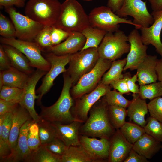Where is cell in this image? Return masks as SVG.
I'll use <instances>...</instances> for the list:
<instances>
[{"label": "cell", "mask_w": 162, "mask_h": 162, "mask_svg": "<svg viewBox=\"0 0 162 162\" xmlns=\"http://www.w3.org/2000/svg\"><path fill=\"white\" fill-rule=\"evenodd\" d=\"M63 86L59 97L51 106L46 107L41 105L40 116L51 123L66 124L75 121L82 122L75 118L71 112V108L74 104L70 94L72 80L66 72L63 73Z\"/></svg>", "instance_id": "cell-1"}, {"label": "cell", "mask_w": 162, "mask_h": 162, "mask_svg": "<svg viewBox=\"0 0 162 162\" xmlns=\"http://www.w3.org/2000/svg\"><path fill=\"white\" fill-rule=\"evenodd\" d=\"M108 106L103 98L97 101L90 110L87 120L81 125L80 135L110 139L116 131L109 118Z\"/></svg>", "instance_id": "cell-2"}, {"label": "cell", "mask_w": 162, "mask_h": 162, "mask_svg": "<svg viewBox=\"0 0 162 162\" xmlns=\"http://www.w3.org/2000/svg\"><path fill=\"white\" fill-rule=\"evenodd\" d=\"M54 26L69 33L81 32L90 26L88 16L76 0H65L62 4L59 17Z\"/></svg>", "instance_id": "cell-3"}, {"label": "cell", "mask_w": 162, "mask_h": 162, "mask_svg": "<svg viewBox=\"0 0 162 162\" xmlns=\"http://www.w3.org/2000/svg\"><path fill=\"white\" fill-rule=\"evenodd\" d=\"M61 5L58 0H29L25 5V13L44 26H53L59 17Z\"/></svg>", "instance_id": "cell-4"}, {"label": "cell", "mask_w": 162, "mask_h": 162, "mask_svg": "<svg viewBox=\"0 0 162 162\" xmlns=\"http://www.w3.org/2000/svg\"><path fill=\"white\" fill-rule=\"evenodd\" d=\"M128 42V36L122 30L107 32L98 48L99 57L112 61L119 58L129 52Z\"/></svg>", "instance_id": "cell-5"}, {"label": "cell", "mask_w": 162, "mask_h": 162, "mask_svg": "<svg viewBox=\"0 0 162 162\" xmlns=\"http://www.w3.org/2000/svg\"><path fill=\"white\" fill-rule=\"evenodd\" d=\"M99 58L98 48H88L71 55L66 72L72 80V86L94 68Z\"/></svg>", "instance_id": "cell-6"}, {"label": "cell", "mask_w": 162, "mask_h": 162, "mask_svg": "<svg viewBox=\"0 0 162 162\" xmlns=\"http://www.w3.org/2000/svg\"><path fill=\"white\" fill-rule=\"evenodd\" d=\"M112 61L99 58L94 68L84 75L72 86L70 94L74 100L80 98L94 89L103 75L110 68Z\"/></svg>", "instance_id": "cell-7"}, {"label": "cell", "mask_w": 162, "mask_h": 162, "mask_svg": "<svg viewBox=\"0 0 162 162\" xmlns=\"http://www.w3.org/2000/svg\"><path fill=\"white\" fill-rule=\"evenodd\" d=\"M90 26L106 32H114L119 29V24L125 23L134 26L139 29L137 26L131 20L121 18L107 6L96 7L88 15Z\"/></svg>", "instance_id": "cell-8"}, {"label": "cell", "mask_w": 162, "mask_h": 162, "mask_svg": "<svg viewBox=\"0 0 162 162\" xmlns=\"http://www.w3.org/2000/svg\"><path fill=\"white\" fill-rule=\"evenodd\" d=\"M2 44L11 46L23 54L29 60L33 68L48 72L51 65L42 54V50L34 41H29L16 39L15 37H0Z\"/></svg>", "instance_id": "cell-9"}, {"label": "cell", "mask_w": 162, "mask_h": 162, "mask_svg": "<svg viewBox=\"0 0 162 162\" xmlns=\"http://www.w3.org/2000/svg\"><path fill=\"white\" fill-rule=\"evenodd\" d=\"M71 55L58 56L52 52L44 54V58L50 63L51 67L36 91L38 97L37 102L39 104H40L43 96L50 91L53 85L56 78L61 74L66 72L65 66L69 63Z\"/></svg>", "instance_id": "cell-10"}, {"label": "cell", "mask_w": 162, "mask_h": 162, "mask_svg": "<svg viewBox=\"0 0 162 162\" xmlns=\"http://www.w3.org/2000/svg\"><path fill=\"white\" fill-rule=\"evenodd\" d=\"M5 9L14 26L15 37L22 40L34 41L44 26L17 12L13 6Z\"/></svg>", "instance_id": "cell-11"}, {"label": "cell", "mask_w": 162, "mask_h": 162, "mask_svg": "<svg viewBox=\"0 0 162 162\" xmlns=\"http://www.w3.org/2000/svg\"><path fill=\"white\" fill-rule=\"evenodd\" d=\"M121 18L132 17L134 23L139 29L141 27H148L154 22V19L148 12L146 1L142 0H124L120 8L116 13Z\"/></svg>", "instance_id": "cell-12"}, {"label": "cell", "mask_w": 162, "mask_h": 162, "mask_svg": "<svg viewBox=\"0 0 162 162\" xmlns=\"http://www.w3.org/2000/svg\"><path fill=\"white\" fill-rule=\"evenodd\" d=\"M111 88L110 85L99 83L92 92L75 99V103L71 109L73 116L83 123L85 122L88 117V113L92 107L111 90Z\"/></svg>", "instance_id": "cell-13"}, {"label": "cell", "mask_w": 162, "mask_h": 162, "mask_svg": "<svg viewBox=\"0 0 162 162\" xmlns=\"http://www.w3.org/2000/svg\"><path fill=\"white\" fill-rule=\"evenodd\" d=\"M80 145L93 162L108 161L110 146L109 139H98L80 135Z\"/></svg>", "instance_id": "cell-14"}, {"label": "cell", "mask_w": 162, "mask_h": 162, "mask_svg": "<svg viewBox=\"0 0 162 162\" xmlns=\"http://www.w3.org/2000/svg\"><path fill=\"white\" fill-rule=\"evenodd\" d=\"M128 37L130 49L126 57L127 62L123 71L136 69L148 55L147 46L142 40L140 34L136 28L132 30Z\"/></svg>", "instance_id": "cell-15"}, {"label": "cell", "mask_w": 162, "mask_h": 162, "mask_svg": "<svg viewBox=\"0 0 162 162\" xmlns=\"http://www.w3.org/2000/svg\"><path fill=\"white\" fill-rule=\"evenodd\" d=\"M47 72L37 69L31 75L24 88V92L21 100L19 104L28 112L31 116L35 122L41 118L37 113L35 108V99L38 98L36 94L35 88L39 80L45 75Z\"/></svg>", "instance_id": "cell-16"}, {"label": "cell", "mask_w": 162, "mask_h": 162, "mask_svg": "<svg viewBox=\"0 0 162 162\" xmlns=\"http://www.w3.org/2000/svg\"><path fill=\"white\" fill-rule=\"evenodd\" d=\"M154 22L148 27H141V36L143 43L146 45L154 46L162 59V43L160 36L162 30V10L152 11Z\"/></svg>", "instance_id": "cell-17"}, {"label": "cell", "mask_w": 162, "mask_h": 162, "mask_svg": "<svg viewBox=\"0 0 162 162\" xmlns=\"http://www.w3.org/2000/svg\"><path fill=\"white\" fill-rule=\"evenodd\" d=\"M34 121L32 118H31L23 125L20 130L15 150L2 162H28L32 152L28 146L27 135L29 128Z\"/></svg>", "instance_id": "cell-18"}, {"label": "cell", "mask_w": 162, "mask_h": 162, "mask_svg": "<svg viewBox=\"0 0 162 162\" xmlns=\"http://www.w3.org/2000/svg\"><path fill=\"white\" fill-rule=\"evenodd\" d=\"M110 140V146L108 161H124L132 149L133 144L124 138L119 129L116 130Z\"/></svg>", "instance_id": "cell-19"}, {"label": "cell", "mask_w": 162, "mask_h": 162, "mask_svg": "<svg viewBox=\"0 0 162 162\" xmlns=\"http://www.w3.org/2000/svg\"><path fill=\"white\" fill-rule=\"evenodd\" d=\"M86 42V38L80 32H74L60 44L51 47L46 51L58 56L71 55L81 50Z\"/></svg>", "instance_id": "cell-20"}, {"label": "cell", "mask_w": 162, "mask_h": 162, "mask_svg": "<svg viewBox=\"0 0 162 162\" xmlns=\"http://www.w3.org/2000/svg\"><path fill=\"white\" fill-rule=\"evenodd\" d=\"M82 123L78 121L66 124L51 123L56 130V138L62 140L68 147L80 145L79 129Z\"/></svg>", "instance_id": "cell-21"}, {"label": "cell", "mask_w": 162, "mask_h": 162, "mask_svg": "<svg viewBox=\"0 0 162 162\" xmlns=\"http://www.w3.org/2000/svg\"><path fill=\"white\" fill-rule=\"evenodd\" d=\"M13 113L12 123L9 138L10 154L13 152L16 147L22 126L28 120L32 118L28 111L19 104Z\"/></svg>", "instance_id": "cell-22"}, {"label": "cell", "mask_w": 162, "mask_h": 162, "mask_svg": "<svg viewBox=\"0 0 162 162\" xmlns=\"http://www.w3.org/2000/svg\"><path fill=\"white\" fill-rule=\"evenodd\" d=\"M158 60L156 56L148 55L139 65L136 73L139 86L157 82L156 66Z\"/></svg>", "instance_id": "cell-23"}, {"label": "cell", "mask_w": 162, "mask_h": 162, "mask_svg": "<svg viewBox=\"0 0 162 162\" xmlns=\"http://www.w3.org/2000/svg\"><path fill=\"white\" fill-rule=\"evenodd\" d=\"M132 95L133 98L127 110V115L130 121L144 128L147 123L145 116L148 112V104L138 94H133Z\"/></svg>", "instance_id": "cell-24"}, {"label": "cell", "mask_w": 162, "mask_h": 162, "mask_svg": "<svg viewBox=\"0 0 162 162\" xmlns=\"http://www.w3.org/2000/svg\"><path fill=\"white\" fill-rule=\"evenodd\" d=\"M161 142L145 133L133 144L132 149L147 159H151L161 148Z\"/></svg>", "instance_id": "cell-25"}, {"label": "cell", "mask_w": 162, "mask_h": 162, "mask_svg": "<svg viewBox=\"0 0 162 162\" xmlns=\"http://www.w3.org/2000/svg\"><path fill=\"white\" fill-rule=\"evenodd\" d=\"M13 116V112H8L4 115H0V162H2L11 153L9 138Z\"/></svg>", "instance_id": "cell-26"}, {"label": "cell", "mask_w": 162, "mask_h": 162, "mask_svg": "<svg viewBox=\"0 0 162 162\" xmlns=\"http://www.w3.org/2000/svg\"><path fill=\"white\" fill-rule=\"evenodd\" d=\"M30 75L11 66L0 72V88L4 86L24 88Z\"/></svg>", "instance_id": "cell-27"}, {"label": "cell", "mask_w": 162, "mask_h": 162, "mask_svg": "<svg viewBox=\"0 0 162 162\" xmlns=\"http://www.w3.org/2000/svg\"><path fill=\"white\" fill-rule=\"evenodd\" d=\"M1 45L12 67L29 75L33 73V68L31 66L29 60L23 54L11 46Z\"/></svg>", "instance_id": "cell-28"}, {"label": "cell", "mask_w": 162, "mask_h": 162, "mask_svg": "<svg viewBox=\"0 0 162 162\" xmlns=\"http://www.w3.org/2000/svg\"><path fill=\"white\" fill-rule=\"evenodd\" d=\"M126 62V58L112 61L110 68L103 75L99 83L110 85L112 82L123 78L124 74L122 72Z\"/></svg>", "instance_id": "cell-29"}, {"label": "cell", "mask_w": 162, "mask_h": 162, "mask_svg": "<svg viewBox=\"0 0 162 162\" xmlns=\"http://www.w3.org/2000/svg\"><path fill=\"white\" fill-rule=\"evenodd\" d=\"M107 32L90 26L81 33L86 38L85 44L81 51L91 48H98Z\"/></svg>", "instance_id": "cell-30"}, {"label": "cell", "mask_w": 162, "mask_h": 162, "mask_svg": "<svg viewBox=\"0 0 162 162\" xmlns=\"http://www.w3.org/2000/svg\"><path fill=\"white\" fill-rule=\"evenodd\" d=\"M61 162H93L80 145L67 147Z\"/></svg>", "instance_id": "cell-31"}, {"label": "cell", "mask_w": 162, "mask_h": 162, "mask_svg": "<svg viewBox=\"0 0 162 162\" xmlns=\"http://www.w3.org/2000/svg\"><path fill=\"white\" fill-rule=\"evenodd\" d=\"M119 129L124 138L132 144L146 133L144 128L128 122H126Z\"/></svg>", "instance_id": "cell-32"}, {"label": "cell", "mask_w": 162, "mask_h": 162, "mask_svg": "<svg viewBox=\"0 0 162 162\" xmlns=\"http://www.w3.org/2000/svg\"><path fill=\"white\" fill-rule=\"evenodd\" d=\"M108 115L110 123L116 129H119L125 123L126 108L119 106H108Z\"/></svg>", "instance_id": "cell-33"}, {"label": "cell", "mask_w": 162, "mask_h": 162, "mask_svg": "<svg viewBox=\"0 0 162 162\" xmlns=\"http://www.w3.org/2000/svg\"><path fill=\"white\" fill-rule=\"evenodd\" d=\"M41 145H45L56 138V133L51 123L41 118L37 122Z\"/></svg>", "instance_id": "cell-34"}, {"label": "cell", "mask_w": 162, "mask_h": 162, "mask_svg": "<svg viewBox=\"0 0 162 162\" xmlns=\"http://www.w3.org/2000/svg\"><path fill=\"white\" fill-rule=\"evenodd\" d=\"M140 97L150 100L162 96V84L159 81L139 86Z\"/></svg>", "instance_id": "cell-35"}, {"label": "cell", "mask_w": 162, "mask_h": 162, "mask_svg": "<svg viewBox=\"0 0 162 162\" xmlns=\"http://www.w3.org/2000/svg\"><path fill=\"white\" fill-rule=\"evenodd\" d=\"M61 157L54 154L41 145L36 152L32 153L28 162H61Z\"/></svg>", "instance_id": "cell-36"}, {"label": "cell", "mask_w": 162, "mask_h": 162, "mask_svg": "<svg viewBox=\"0 0 162 162\" xmlns=\"http://www.w3.org/2000/svg\"><path fill=\"white\" fill-rule=\"evenodd\" d=\"M0 90V99L17 104L20 102L23 88L4 86Z\"/></svg>", "instance_id": "cell-37"}, {"label": "cell", "mask_w": 162, "mask_h": 162, "mask_svg": "<svg viewBox=\"0 0 162 162\" xmlns=\"http://www.w3.org/2000/svg\"><path fill=\"white\" fill-rule=\"evenodd\" d=\"M123 94L115 89L108 92L103 98L108 106H116L128 108L131 100L126 99Z\"/></svg>", "instance_id": "cell-38"}, {"label": "cell", "mask_w": 162, "mask_h": 162, "mask_svg": "<svg viewBox=\"0 0 162 162\" xmlns=\"http://www.w3.org/2000/svg\"><path fill=\"white\" fill-rule=\"evenodd\" d=\"M145 133L162 142V123L149 117L144 128Z\"/></svg>", "instance_id": "cell-39"}, {"label": "cell", "mask_w": 162, "mask_h": 162, "mask_svg": "<svg viewBox=\"0 0 162 162\" xmlns=\"http://www.w3.org/2000/svg\"><path fill=\"white\" fill-rule=\"evenodd\" d=\"M52 26H44L36 37L34 41L40 48L42 52H45L53 46L51 36Z\"/></svg>", "instance_id": "cell-40"}, {"label": "cell", "mask_w": 162, "mask_h": 162, "mask_svg": "<svg viewBox=\"0 0 162 162\" xmlns=\"http://www.w3.org/2000/svg\"><path fill=\"white\" fill-rule=\"evenodd\" d=\"M27 142L32 153L37 151L40 147L41 143L37 122L34 121L30 126L27 135Z\"/></svg>", "instance_id": "cell-41"}, {"label": "cell", "mask_w": 162, "mask_h": 162, "mask_svg": "<svg viewBox=\"0 0 162 162\" xmlns=\"http://www.w3.org/2000/svg\"><path fill=\"white\" fill-rule=\"evenodd\" d=\"M15 29L13 22L4 15L0 14V34L4 38L15 37Z\"/></svg>", "instance_id": "cell-42"}, {"label": "cell", "mask_w": 162, "mask_h": 162, "mask_svg": "<svg viewBox=\"0 0 162 162\" xmlns=\"http://www.w3.org/2000/svg\"><path fill=\"white\" fill-rule=\"evenodd\" d=\"M150 116L162 123V97L155 98L148 104Z\"/></svg>", "instance_id": "cell-43"}, {"label": "cell", "mask_w": 162, "mask_h": 162, "mask_svg": "<svg viewBox=\"0 0 162 162\" xmlns=\"http://www.w3.org/2000/svg\"><path fill=\"white\" fill-rule=\"evenodd\" d=\"M44 146L53 154L61 157L64 153L68 147L62 140L57 138Z\"/></svg>", "instance_id": "cell-44"}, {"label": "cell", "mask_w": 162, "mask_h": 162, "mask_svg": "<svg viewBox=\"0 0 162 162\" xmlns=\"http://www.w3.org/2000/svg\"><path fill=\"white\" fill-rule=\"evenodd\" d=\"M70 33L53 26H52L51 36L53 46L58 45L64 40Z\"/></svg>", "instance_id": "cell-45"}, {"label": "cell", "mask_w": 162, "mask_h": 162, "mask_svg": "<svg viewBox=\"0 0 162 162\" xmlns=\"http://www.w3.org/2000/svg\"><path fill=\"white\" fill-rule=\"evenodd\" d=\"M123 78L126 81L129 92L133 94H139V86L136 84L138 81L137 74L131 77L130 72L126 73L124 74Z\"/></svg>", "instance_id": "cell-46"}, {"label": "cell", "mask_w": 162, "mask_h": 162, "mask_svg": "<svg viewBox=\"0 0 162 162\" xmlns=\"http://www.w3.org/2000/svg\"><path fill=\"white\" fill-rule=\"evenodd\" d=\"M19 104L0 99V115L13 112Z\"/></svg>", "instance_id": "cell-47"}, {"label": "cell", "mask_w": 162, "mask_h": 162, "mask_svg": "<svg viewBox=\"0 0 162 162\" xmlns=\"http://www.w3.org/2000/svg\"><path fill=\"white\" fill-rule=\"evenodd\" d=\"M110 85L123 94L130 92L126 81L123 78L112 82Z\"/></svg>", "instance_id": "cell-48"}, {"label": "cell", "mask_w": 162, "mask_h": 162, "mask_svg": "<svg viewBox=\"0 0 162 162\" xmlns=\"http://www.w3.org/2000/svg\"><path fill=\"white\" fill-rule=\"evenodd\" d=\"M12 66L10 60L2 45H0V71L7 70Z\"/></svg>", "instance_id": "cell-49"}, {"label": "cell", "mask_w": 162, "mask_h": 162, "mask_svg": "<svg viewBox=\"0 0 162 162\" xmlns=\"http://www.w3.org/2000/svg\"><path fill=\"white\" fill-rule=\"evenodd\" d=\"M124 162H148V161L146 157L139 154L132 149Z\"/></svg>", "instance_id": "cell-50"}, {"label": "cell", "mask_w": 162, "mask_h": 162, "mask_svg": "<svg viewBox=\"0 0 162 162\" xmlns=\"http://www.w3.org/2000/svg\"><path fill=\"white\" fill-rule=\"evenodd\" d=\"M26 0H0V5L5 8L15 6L18 8L23 7Z\"/></svg>", "instance_id": "cell-51"}, {"label": "cell", "mask_w": 162, "mask_h": 162, "mask_svg": "<svg viewBox=\"0 0 162 162\" xmlns=\"http://www.w3.org/2000/svg\"><path fill=\"white\" fill-rule=\"evenodd\" d=\"M124 0H108L107 6L115 13L121 8Z\"/></svg>", "instance_id": "cell-52"}, {"label": "cell", "mask_w": 162, "mask_h": 162, "mask_svg": "<svg viewBox=\"0 0 162 162\" xmlns=\"http://www.w3.org/2000/svg\"><path fill=\"white\" fill-rule=\"evenodd\" d=\"M153 11L162 10V0H147Z\"/></svg>", "instance_id": "cell-53"}, {"label": "cell", "mask_w": 162, "mask_h": 162, "mask_svg": "<svg viewBox=\"0 0 162 162\" xmlns=\"http://www.w3.org/2000/svg\"><path fill=\"white\" fill-rule=\"evenodd\" d=\"M158 80L162 84V59H158L156 66Z\"/></svg>", "instance_id": "cell-54"}, {"label": "cell", "mask_w": 162, "mask_h": 162, "mask_svg": "<svg viewBox=\"0 0 162 162\" xmlns=\"http://www.w3.org/2000/svg\"><path fill=\"white\" fill-rule=\"evenodd\" d=\"M82 0L86 1H91L93 0Z\"/></svg>", "instance_id": "cell-55"}, {"label": "cell", "mask_w": 162, "mask_h": 162, "mask_svg": "<svg viewBox=\"0 0 162 162\" xmlns=\"http://www.w3.org/2000/svg\"><path fill=\"white\" fill-rule=\"evenodd\" d=\"M161 148H162V147H161Z\"/></svg>", "instance_id": "cell-56"}]
</instances>
